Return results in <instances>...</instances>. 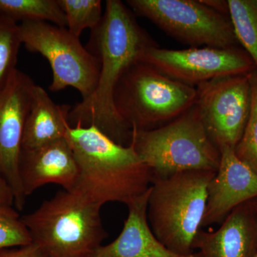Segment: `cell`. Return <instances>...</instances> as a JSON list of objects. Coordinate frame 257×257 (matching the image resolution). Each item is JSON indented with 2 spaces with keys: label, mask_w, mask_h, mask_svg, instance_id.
Instances as JSON below:
<instances>
[{
  "label": "cell",
  "mask_w": 257,
  "mask_h": 257,
  "mask_svg": "<svg viewBox=\"0 0 257 257\" xmlns=\"http://www.w3.org/2000/svg\"><path fill=\"white\" fill-rule=\"evenodd\" d=\"M150 188L128 204V216L119 236L101 245L91 257H201L199 253L182 255L171 251L152 233L147 221Z\"/></svg>",
  "instance_id": "obj_15"
},
{
  "label": "cell",
  "mask_w": 257,
  "mask_h": 257,
  "mask_svg": "<svg viewBox=\"0 0 257 257\" xmlns=\"http://www.w3.org/2000/svg\"><path fill=\"white\" fill-rule=\"evenodd\" d=\"M229 17L236 39L257 70V0H228Z\"/></svg>",
  "instance_id": "obj_18"
},
{
  "label": "cell",
  "mask_w": 257,
  "mask_h": 257,
  "mask_svg": "<svg viewBox=\"0 0 257 257\" xmlns=\"http://www.w3.org/2000/svg\"><path fill=\"white\" fill-rule=\"evenodd\" d=\"M131 144L154 177L160 178L187 171L216 172L220 163V150L194 105L160 127L133 128Z\"/></svg>",
  "instance_id": "obj_5"
},
{
  "label": "cell",
  "mask_w": 257,
  "mask_h": 257,
  "mask_svg": "<svg viewBox=\"0 0 257 257\" xmlns=\"http://www.w3.org/2000/svg\"><path fill=\"white\" fill-rule=\"evenodd\" d=\"M196 89L194 106L211 140L218 147L234 148L251 111L250 73L213 79Z\"/></svg>",
  "instance_id": "obj_9"
},
{
  "label": "cell",
  "mask_w": 257,
  "mask_h": 257,
  "mask_svg": "<svg viewBox=\"0 0 257 257\" xmlns=\"http://www.w3.org/2000/svg\"><path fill=\"white\" fill-rule=\"evenodd\" d=\"M0 257H43L34 243L21 247L3 248L0 250Z\"/></svg>",
  "instance_id": "obj_23"
},
{
  "label": "cell",
  "mask_w": 257,
  "mask_h": 257,
  "mask_svg": "<svg viewBox=\"0 0 257 257\" xmlns=\"http://www.w3.org/2000/svg\"><path fill=\"white\" fill-rule=\"evenodd\" d=\"M251 106L242 137L234 147L236 157L257 174V70L250 73Z\"/></svg>",
  "instance_id": "obj_21"
},
{
  "label": "cell",
  "mask_w": 257,
  "mask_h": 257,
  "mask_svg": "<svg viewBox=\"0 0 257 257\" xmlns=\"http://www.w3.org/2000/svg\"><path fill=\"white\" fill-rule=\"evenodd\" d=\"M67 20V30L79 37L86 29L94 30L102 20L100 0H57Z\"/></svg>",
  "instance_id": "obj_20"
},
{
  "label": "cell",
  "mask_w": 257,
  "mask_h": 257,
  "mask_svg": "<svg viewBox=\"0 0 257 257\" xmlns=\"http://www.w3.org/2000/svg\"><path fill=\"white\" fill-rule=\"evenodd\" d=\"M72 106L59 105L48 93L35 84L32 90L23 140V150H32L51 142L65 138Z\"/></svg>",
  "instance_id": "obj_16"
},
{
  "label": "cell",
  "mask_w": 257,
  "mask_h": 257,
  "mask_svg": "<svg viewBox=\"0 0 257 257\" xmlns=\"http://www.w3.org/2000/svg\"><path fill=\"white\" fill-rule=\"evenodd\" d=\"M31 243L30 232L16 209L0 207V250Z\"/></svg>",
  "instance_id": "obj_22"
},
{
  "label": "cell",
  "mask_w": 257,
  "mask_h": 257,
  "mask_svg": "<svg viewBox=\"0 0 257 257\" xmlns=\"http://www.w3.org/2000/svg\"><path fill=\"white\" fill-rule=\"evenodd\" d=\"M254 202H255V207H256V210L257 213V198L256 199H254ZM256 257H257V254Z\"/></svg>",
  "instance_id": "obj_26"
},
{
  "label": "cell",
  "mask_w": 257,
  "mask_h": 257,
  "mask_svg": "<svg viewBox=\"0 0 257 257\" xmlns=\"http://www.w3.org/2000/svg\"><path fill=\"white\" fill-rule=\"evenodd\" d=\"M0 15L15 22H50L60 28L67 27L57 0H0Z\"/></svg>",
  "instance_id": "obj_17"
},
{
  "label": "cell",
  "mask_w": 257,
  "mask_h": 257,
  "mask_svg": "<svg viewBox=\"0 0 257 257\" xmlns=\"http://www.w3.org/2000/svg\"><path fill=\"white\" fill-rule=\"evenodd\" d=\"M197 89L138 61L121 76L114 93L116 110L133 130H152L195 104Z\"/></svg>",
  "instance_id": "obj_6"
},
{
  "label": "cell",
  "mask_w": 257,
  "mask_h": 257,
  "mask_svg": "<svg viewBox=\"0 0 257 257\" xmlns=\"http://www.w3.org/2000/svg\"><path fill=\"white\" fill-rule=\"evenodd\" d=\"M202 3L218 13L229 16V5H228L227 1H221V0L208 1V0H206V1H202Z\"/></svg>",
  "instance_id": "obj_25"
},
{
  "label": "cell",
  "mask_w": 257,
  "mask_h": 257,
  "mask_svg": "<svg viewBox=\"0 0 257 257\" xmlns=\"http://www.w3.org/2000/svg\"><path fill=\"white\" fill-rule=\"evenodd\" d=\"M155 45L122 2L107 0L102 20L92 30L87 47L99 60L97 84L89 97L71 108L69 125H94L115 143L128 146L133 130L116 110L115 88L125 71Z\"/></svg>",
  "instance_id": "obj_1"
},
{
  "label": "cell",
  "mask_w": 257,
  "mask_h": 257,
  "mask_svg": "<svg viewBox=\"0 0 257 257\" xmlns=\"http://www.w3.org/2000/svg\"><path fill=\"white\" fill-rule=\"evenodd\" d=\"M126 5L135 14L190 47L228 49L239 45L229 17L202 0H128Z\"/></svg>",
  "instance_id": "obj_8"
},
{
  "label": "cell",
  "mask_w": 257,
  "mask_h": 257,
  "mask_svg": "<svg viewBox=\"0 0 257 257\" xmlns=\"http://www.w3.org/2000/svg\"><path fill=\"white\" fill-rule=\"evenodd\" d=\"M193 250L201 257H256L257 213L254 199L235 208L216 231L201 229Z\"/></svg>",
  "instance_id": "obj_14"
},
{
  "label": "cell",
  "mask_w": 257,
  "mask_h": 257,
  "mask_svg": "<svg viewBox=\"0 0 257 257\" xmlns=\"http://www.w3.org/2000/svg\"><path fill=\"white\" fill-rule=\"evenodd\" d=\"M65 138L79 169L74 191L98 205L128 206L151 187L153 173L132 144L116 143L94 125L69 126Z\"/></svg>",
  "instance_id": "obj_2"
},
{
  "label": "cell",
  "mask_w": 257,
  "mask_h": 257,
  "mask_svg": "<svg viewBox=\"0 0 257 257\" xmlns=\"http://www.w3.org/2000/svg\"><path fill=\"white\" fill-rule=\"evenodd\" d=\"M101 206L76 191H60L21 216L43 257H91L107 236Z\"/></svg>",
  "instance_id": "obj_3"
},
{
  "label": "cell",
  "mask_w": 257,
  "mask_h": 257,
  "mask_svg": "<svg viewBox=\"0 0 257 257\" xmlns=\"http://www.w3.org/2000/svg\"><path fill=\"white\" fill-rule=\"evenodd\" d=\"M20 175L24 193L28 197L49 184L74 191L79 169L67 139L62 138L32 150H22Z\"/></svg>",
  "instance_id": "obj_13"
},
{
  "label": "cell",
  "mask_w": 257,
  "mask_h": 257,
  "mask_svg": "<svg viewBox=\"0 0 257 257\" xmlns=\"http://www.w3.org/2000/svg\"><path fill=\"white\" fill-rule=\"evenodd\" d=\"M35 83L17 69L0 94V177L13 190L17 210L24 209L26 196L20 175L25 123Z\"/></svg>",
  "instance_id": "obj_11"
},
{
  "label": "cell",
  "mask_w": 257,
  "mask_h": 257,
  "mask_svg": "<svg viewBox=\"0 0 257 257\" xmlns=\"http://www.w3.org/2000/svg\"><path fill=\"white\" fill-rule=\"evenodd\" d=\"M22 43L29 51L47 59L52 71L49 87L59 92L67 87L77 89L82 99L89 97L99 78V60L83 46L79 37L67 28L45 22H23L19 24Z\"/></svg>",
  "instance_id": "obj_7"
},
{
  "label": "cell",
  "mask_w": 257,
  "mask_h": 257,
  "mask_svg": "<svg viewBox=\"0 0 257 257\" xmlns=\"http://www.w3.org/2000/svg\"><path fill=\"white\" fill-rule=\"evenodd\" d=\"M221 160L208 186L203 227L221 224L240 204L257 198V174L236 157L234 147H219Z\"/></svg>",
  "instance_id": "obj_12"
},
{
  "label": "cell",
  "mask_w": 257,
  "mask_h": 257,
  "mask_svg": "<svg viewBox=\"0 0 257 257\" xmlns=\"http://www.w3.org/2000/svg\"><path fill=\"white\" fill-rule=\"evenodd\" d=\"M215 172L187 171L154 177L147 204L152 233L166 247L182 255L194 253L192 245L207 205L208 186Z\"/></svg>",
  "instance_id": "obj_4"
},
{
  "label": "cell",
  "mask_w": 257,
  "mask_h": 257,
  "mask_svg": "<svg viewBox=\"0 0 257 257\" xmlns=\"http://www.w3.org/2000/svg\"><path fill=\"white\" fill-rule=\"evenodd\" d=\"M153 66L165 75L187 85H199L221 77L241 75L256 70L244 50L212 47L167 50L149 47L140 60Z\"/></svg>",
  "instance_id": "obj_10"
},
{
  "label": "cell",
  "mask_w": 257,
  "mask_h": 257,
  "mask_svg": "<svg viewBox=\"0 0 257 257\" xmlns=\"http://www.w3.org/2000/svg\"><path fill=\"white\" fill-rule=\"evenodd\" d=\"M15 197L13 190L3 177H0V207H13Z\"/></svg>",
  "instance_id": "obj_24"
},
{
  "label": "cell",
  "mask_w": 257,
  "mask_h": 257,
  "mask_svg": "<svg viewBox=\"0 0 257 257\" xmlns=\"http://www.w3.org/2000/svg\"><path fill=\"white\" fill-rule=\"evenodd\" d=\"M19 24L0 15V94L17 70V62L22 45Z\"/></svg>",
  "instance_id": "obj_19"
}]
</instances>
